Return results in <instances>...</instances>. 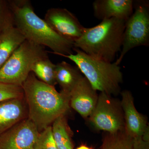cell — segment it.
Instances as JSON below:
<instances>
[{
    "mask_svg": "<svg viewBox=\"0 0 149 149\" xmlns=\"http://www.w3.org/2000/svg\"><path fill=\"white\" fill-rule=\"evenodd\" d=\"M120 93L122 97L120 104L125 123L124 130L127 135L133 139L142 137L149 128L147 118L136 109L134 98L130 91L125 90Z\"/></svg>",
    "mask_w": 149,
    "mask_h": 149,
    "instance_id": "cell-11",
    "label": "cell"
},
{
    "mask_svg": "<svg viewBox=\"0 0 149 149\" xmlns=\"http://www.w3.org/2000/svg\"><path fill=\"white\" fill-rule=\"evenodd\" d=\"M56 64L48 57L40 60L33 65L31 69L36 77L42 82L52 86L56 85L55 79Z\"/></svg>",
    "mask_w": 149,
    "mask_h": 149,
    "instance_id": "cell-17",
    "label": "cell"
},
{
    "mask_svg": "<svg viewBox=\"0 0 149 149\" xmlns=\"http://www.w3.org/2000/svg\"><path fill=\"white\" fill-rule=\"evenodd\" d=\"M10 14L8 2L7 4L6 2L0 1V32Z\"/></svg>",
    "mask_w": 149,
    "mask_h": 149,
    "instance_id": "cell-21",
    "label": "cell"
},
{
    "mask_svg": "<svg viewBox=\"0 0 149 149\" xmlns=\"http://www.w3.org/2000/svg\"><path fill=\"white\" fill-rule=\"evenodd\" d=\"M133 138L124 130L109 133L103 140L100 149H133Z\"/></svg>",
    "mask_w": 149,
    "mask_h": 149,
    "instance_id": "cell-18",
    "label": "cell"
},
{
    "mask_svg": "<svg viewBox=\"0 0 149 149\" xmlns=\"http://www.w3.org/2000/svg\"><path fill=\"white\" fill-rule=\"evenodd\" d=\"M40 133L27 118L0 135V149H35Z\"/></svg>",
    "mask_w": 149,
    "mask_h": 149,
    "instance_id": "cell-8",
    "label": "cell"
},
{
    "mask_svg": "<svg viewBox=\"0 0 149 149\" xmlns=\"http://www.w3.org/2000/svg\"><path fill=\"white\" fill-rule=\"evenodd\" d=\"M8 3L14 24L25 40L47 47L57 55L63 56L73 54V42L60 36L44 19L39 17L30 1L11 0Z\"/></svg>",
    "mask_w": 149,
    "mask_h": 149,
    "instance_id": "cell-2",
    "label": "cell"
},
{
    "mask_svg": "<svg viewBox=\"0 0 149 149\" xmlns=\"http://www.w3.org/2000/svg\"><path fill=\"white\" fill-rule=\"evenodd\" d=\"M76 149H92L91 148L86 146H80L78 147Z\"/></svg>",
    "mask_w": 149,
    "mask_h": 149,
    "instance_id": "cell-23",
    "label": "cell"
},
{
    "mask_svg": "<svg viewBox=\"0 0 149 149\" xmlns=\"http://www.w3.org/2000/svg\"><path fill=\"white\" fill-rule=\"evenodd\" d=\"M73 51L75 54L63 57L76 65L95 90L110 95H117L121 92L123 77L119 65L94 58L77 48Z\"/></svg>",
    "mask_w": 149,
    "mask_h": 149,
    "instance_id": "cell-4",
    "label": "cell"
},
{
    "mask_svg": "<svg viewBox=\"0 0 149 149\" xmlns=\"http://www.w3.org/2000/svg\"><path fill=\"white\" fill-rule=\"evenodd\" d=\"M96 130L109 133L124 130L125 123L120 102L108 95L100 93L95 109L88 118Z\"/></svg>",
    "mask_w": 149,
    "mask_h": 149,
    "instance_id": "cell-7",
    "label": "cell"
},
{
    "mask_svg": "<svg viewBox=\"0 0 149 149\" xmlns=\"http://www.w3.org/2000/svg\"><path fill=\"white\" fill-rule=\"evenodd\" d=\"M133 0H96L93 3L94 16L100 20L112 18L125 21L133 12Z\"/></svg>",
    "mask_w": 149,
    "mask_h": 149,
    "instance_id": "cell-12",
    "label": "cell"
},
{
    "mask_svg": "<svg viewBox=\"0 0 149 149\" xmlns=\"http://www.w3.org/2000/svg\"><path fill=\"white\" fill-rule=\"evenodd\" d=\"M25 40L15 26L11 14L0 32V69Z\"/></svg>",
    "mask_w": 149,
    "mask_h": 149,
    "instance_id": "cell-14",
    "label": "cell"
},
{
    "mask_svg": "<svg viewBox=\"0 0 149 149\" xmlns=\"http://www.w3.org/2000/svg\"><path fill=\"white\" fill-rule=\"evenodd\" d=\"M133 149H149V141H144L142 137L134 138Z\"/></svg>",
    "mask_w": 149,
    "mask_h": 149,
    "instance_id": "cell-22",
    "label": "cell"
},
{
    "mask_svg": "<svg viewBox=\"0 0 149 149\" xmlns=\"http://www.w3.org/2000/svg\"><path fill=\"white\" fill-rule=\"evenodd\" d=\"M135 11L125 22L122 48L115 62L119 65L124 56L133 48L149 45V6L146 1L134 2Z\"/></svg>",
    "mask_w": 149,
    "mask_h": 149,
    "instance_id": "cell-6",
    "label": "cell"
},
{
    "mask_svg": "<svg viewBox=\"0 0 149 149\" xmlns=\"http://www.w3.org/2000/svg\"><path fill=\"white\" fill-rule=\"evenodd\" d=\"M22 87L28 108V118L39 131L65 115L70 108L69 94L62 91L59 93L54 86L39 80L32 72Z\"/></svg>",
    "mask_w": 149,
    "mask_h": 149,
    "instance_id": "cell-1",
    "label": "cell"
},
{
    "mask_svg": "<svg viewBox=\"0 0 149 149\" xmlns=\"http://www.w3.org/2000/svg\"><path fill=\"white\" fill-rule=\"evenodd\" d=\"M24 97V92L21 86L0 83V103Z\"/></svg>",
    "mask_w": 149,
    "mask_h": 149,
    "instance_id": "cell-19",
    "label": "cell"
},
{
    "mask_svg": "<svg viewBox=\"0 0 149 149\" xmlns=\"http://www.w3.org/2000/svg\"><path fill=\"white\" fill-rule=\"evenodd\" d=\"M125 22L112 18L95 27H85L81 37L74 42V48L94 58L113 63L122 48Z\"/></svg>",
    "mask_w": 149,
    "mask_h": 149,
    "instance_id": "cell-3",
    "label": "cell"
},
{
    "mask_svg": "<svg viewBox=\"0 0 149 149\" xmlns=\"http://www.w3.org/2000/svg\"><path fill=\"white\" fill-rule=\"evenodd\" d=\"M98 95L85 77L70 93V106L84 118H88L97 102Z\"/></svg>",
    "mask_w": 149,
    "mask_h": 149,
    "instance_id": "cell-10",
    "label": "cell"
},
{
    "mask_svg": "<svg viewBox=\"0 0 149 149\" xmlns=\"http://www.w3.org/2000/svg\"><path fill=\"white\" fill-rule=\"evenodd\" d=\"M28 118L24 97L0 103V135Z\"/></svg>",
    "mask_w": 149,
    "mask_h": 149,
    "instance_id": "cell-13",
    "label": "cell"
},
{
    "mask_svg": "<svg viewBox=\"0 0 149 149\" xmlns=\"http://www.w3.org/2000/svg\"><path fill=\"white\" fill-rule=\"evenodd\" d=\"M44 20L56 33L73 43L81 37L85 28L77 17L65 8L49 9Z\"/></svg>",
    "mask_w": 149,
    "mask_h": 149,
    "instance_id": "cell-9",
    "label": "cell"
},
{
    "mask_svg": "<svg viewBox=\"0 0 149 149\" xmlns=\"http://www.w3.org/2000/svg\"><path fill=\"white\" fill-rule=\"evenodd\" d=\"M47 57L45 47L25 40L0 69V83L22 87L33 65Z\"/></svg>",
    "mask_w": 149,
    "mask_h": 149,
    "instance_id": "cell-5",
    "label": "cell"
},
{
    "mask_svg": "<svg viewBox=\"0 0 149 149\" xmlns=\"http://www.w3.org/2000/svg\"><path fill=\"white\" fill-rule=\"evenodd\" d=\"M55 79L61 91L70 94L80 78L83 77L78 68L65 61L56 64Z\"/></svg>",
    "mask_w": 149,
    "mask_h": 149,
    "instance_id": "cell-15",
    "label": "cell"
},
{
    "mask_svg": "<svg viewBox=\"0 0 149 149\" xmlns=\"http://www.w3.org/2000/svg\"><path fill=\"white\" fill-rule=\"evenodd\" d=\"M52 129L58 149H73L70 130L65 115L60 116L54 121Z\"/></svg>",
    "mask_w": 149,
    "mask_h": 149,
    "instance_id": "cell-16",
    "label": "cell"
},
{
    "mask_svg": "<svg viewBox=\"0 0 149 149\" xmlns=\"http://www.w3.org/2000/svg\"><path fill=\"white\" fill-rule=\"evenodd\" d=\"M35 149H58L50 125L40 133Z\"/></svg>",
    "mask_w": 149,
    "mask_h": 149,
    "instance_id": "cell-20",
    "label": "cell"
}]
</instances>
